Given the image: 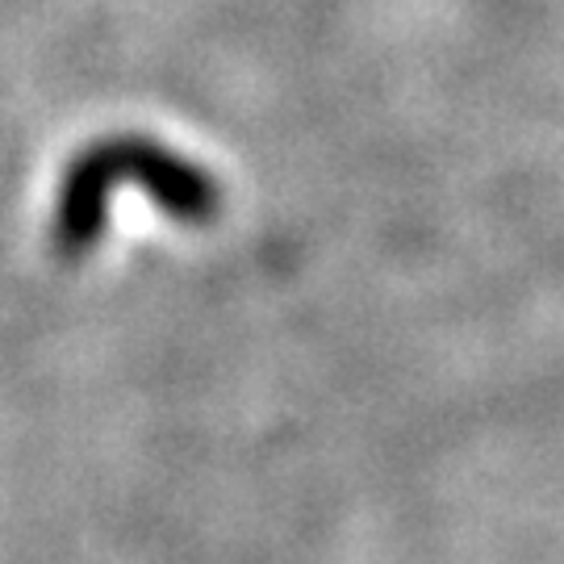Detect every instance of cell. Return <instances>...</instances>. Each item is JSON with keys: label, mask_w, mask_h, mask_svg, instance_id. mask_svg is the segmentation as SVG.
<instances>
[{"label": "cell", "mask_w": 564, "mask_h": 564, "mask_svg": "<svg viewBox=\"0 0 564 564\" xmlns=\"http://www.w3.org/2000/svg\"><path fill=\"white\" fill-rule=\"evenodd\" d=\"M118 184H139L181 223H209L218 214V188L202 167L176 160L155 142H109L93 151L72 176L63 202V239L67 247H84L105 223V202Z\"/></svg>", "instance_id": "cell-1"}]
</instances>
